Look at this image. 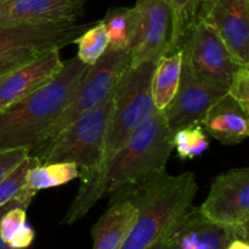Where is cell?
<instances>
[{
	"label": "cell",
	"mask_w": 249,
	"mask_h": 249,
	"mask_svg": "<svg viewBox=\"0 0 249 249\" xmlns=\"http://www.w3.org/2000/svg\"><path fill=\"white\" fill-rule=\"evenodd\" d=\"M173 150V134L163 111L157 109L105 164L95 190L96 199L164 173Z\"/></svg>",
	"instance_id": "277c9868"
},
{
	"label": "cell",
	"mask_w": 249,
	"mask_h": 249,
	"mask_svg": "<svg viewBox=\"0 0 249 249\" xmlns=\"http://www.w3.org/2000/svg\"><path fill=\"white\" fill-rule=\"evenodd\" d=\"M45 50H49V49L27 48V46H24V48H16L6 51V53H0V78L6 74V73L11 72L15 68L21 67V66L28 63L29 61H32L39 53Z\"/></svg>",
	"instance_id": "d4e9b609"
},
{
	"label": "cell",
	"mask_w": 249,
	"mask_h": 249,
	"mask_svg": "<svg viewBox=\"0 0 249 249\" xmlns=\"http://www.w3.org/2000/svg\"><path fill=\"white\" fill-rule=\"evenodd\" d=\"M201 125L209 135L225 145L242 142L249 135L248 113L229 94L209 108Z\"/></svg>",
	"instance_id": "2e32d148"
},
{
	"label": "cell",
	"mask_w": 249,
	"mask_h": 249,
	"mask_svg": "<svg viewBox=\"0 0 249 249\" xmlns=\"http://www.w3.org/2000/svg\"><path fill=\"white\" fill-rule=\"evenodd\" d=\"M89 67L77 56L70 58L50 82L0 111V152L36 147L72 99Z\"/></svg>",
	"instance_id": "7a4b0ae2"
},
{
	"label": "cell",
	"mask_w": 249,
	"mask_h": 249,
	"mask_svg": "<svg viewBox=\"0 0 249 249\" xmlns=\"http://www.w3.org/2000/svg\"><path fill=\"white\" fill-rule=\"evenodd\" d=\"M165 241H167V232H165L162 237L158 238V240L156 241L152 246H150L147 249H164L165 248Z\"/></svg>",
	"instance_id": "1f68e13d"
},
{
	"label": "cell",
	"mask_w": 249,
	"mask_h": 249,
	"mask_svg": "<svg viewBox=\"0 0 249 249\" xmlns=\"http://www.w3.org/2000/svg\"><path fill=\"white\" fill-rule=\"evenodd\" d=\"M88 0H0V26L75 22Z\"/></svg>",
	"instance_id": "5bb4252c"
},
{
	"label": "cell",
	"mask_w": 249,
	"mask_h": 249,
	"mask_svg": "<svg viewBox=\"0 0 249 249\" xmlns=\"http://www.w3.org/2000/svg\"><path fill=\"white\" fill-rule=\"evenodd\" d=\"M106 28L108 48L130 51L131 7H116L107 11L101 19Z\"/></svg>",
	"instance_id": "ffe728a7"
},
{
	"label": "cell",
	"mask_w": 249,
	"mask_h": 249,
	"mask_svg": "<svg viewBox=\"0 0 249 249\" xmlns=\"http://www.w3.org/2000/svg\"><path fill=\"white\" fill-rule=\"evenodd\" d=\"M182 58L197 75L228 88L238 65L218 32L197 18L182 36Z\"/></svg>",
	"instance_id": "52a82bcc"
},
{
	"label": "cell",
	"mask_w": 249,
	"mask_h": 249,
	"mask_svg": "<svg viewBox=\"0 0 249 249\" xmlns=\"http://www.w3.org/2000/svg\"><path fill=\"white\" fill-rule=\"evenodd\" d=\"M28 155V148H16L0 152V180L17 167Z\"/></svg>",
	"instance_id": "83f0119b"
},
{
	"label": "cell",
	"mask_w": 249,
	"mask_h": 249,
	"mask_svg": "<svg viewBox=\"0 0 249 249\" xmlns=\"http://www.w3.org/2000/svg\"><path fill=\"white\" fill-rule=\"evenodd\" d=\"M226 249H249L248 241L241 240V238H237V240H233L232 242L229 245V247Z\"/></svg>",
	"instance_id": "4dcf8cb0"
},
{
	"label": "cell",
	"mask_w": 249,
	"mask_h": 249,
	"mask_svg": "<svg viewBox=\"0 0 249 249\" xmlns=\"http://www.w3.org/2000/svg\"><path fill=\"white\" fill-rule=\"evenodd\" d=\"M36 237V232L33 229L26 224L9 242L6 243V248L9 249H26L32 245Z\"/></svg>",
	"instance_id": "f1b7e54d"
},
{
	"label": "cell",
	"mask_w": 249,
	"mask_h": 249,
	"mask_svg": "<svg viewBox=\"0 0 249 249\" xmlns=\"http://www.w3.org/2000/svg\"><path fill=\"white\" fill-rule=\"evenodd\" d=\"M173 14V33L169 51L180 48L182 36L197 19L202 0H167Z\"/></svg>",
	"instance_id": "7402d4cb"
},
{
	"label": "cell",
	"mask_w": 249,
	"mask_h": 249,
	"mask_svg": "<svg viewBox=\"0 0 249 249\" xmlns=\"http://www.w3.org/2000/svg\"><path fill=\"white\" fill-rule=\"evenodd\" d=\"M173 147L181 160L199 157L209 148V141L201 125L180 129L173 134Z\"/></svg>",
	"instance_id": "603a6c76"
},
{
	"label": "cell",
	"mask_w": 249,
	"mask_h": 249,
	"mask_svg": "<svg viewBox=\"0 0 249 249\" xmlns=\"http://www.w3.org/2000/svg\"><path fill=\"white\" fill-rule=\"evenodd\" d=\"M129 67L130 51L113 50L107 48L99 61L95 65L90 66L80 85L73 94L72 99L66 105L60 116L44 133L41 141L36 146L50 141L78 117L99 106L107 97L111 96Z\"/></svg>",
	"instance_id": "8992f818"
},
{
	"label": "cell",
	"mask_w": 249,
	"mask_h": 249,
	"mask_svg": "<svg viewBox=\"0 0 249 249\" xmlns=\"http://www.w3.org/2000/svg\"><path fill=\"white\" fill-rule=\"evenodd\" d=\"M197 18L218 32L238 65L249 66V0H202Z\"/></svg>",
	"instance_id": "7c38bea8"
},
{
	"label": "cell",
	"mask_w": 249,
	"mask_h": 249,
	"mask_svg": "<svg viewBox=\"0 0 249 249\" xmlns=\"http://www.w3.org/2000/svg\"><path fill=\"white\" fill-rule=\"evenodd\" d=\"M36 192H33V191H31V190H27L26 187H23V189L21 190V192H19V194L17 195L14 199H11L10 202H7L5 206L0 207V220H1V216L4 215L5 212L9 211V209L12 208V207L17 206V204H23V206L29 207L32 199L34 198V196H36ZM0 249H6V243L2 241L1 235H0Z\"/></svg>",
	"instance_id": "f546056e"
},
{
	"label": "cell",
	"mask_w": 249,
	"mask_h": 249,
	"mask_svg": "<svg viewBox=\"0 0 249 249\" xmlns=\"http://www.w3.org/2000/svg\"><path fill=\"white\" fill-rule=\"evenodd\" d=\"M88 28L74 22L0 26V53L16 48L61 49L74 43Z\"/></svg>",
	"instance_id": "9a60e30c"
},
{
	"label": "cell",
	"mask_w": 249,
	"mask_h": 249,
	"mask_svg": "<svg viewBox=\"0 0 249 249\" xmlns=\"http://www.w3.org/2000/svg\"><path fill=\"white\" fill-rule=\"evenodd\" d=\"M173 33V14L167 0H136L131 7L130 67L158 61L168 53Z\"/></svg>",
	"instance_id": "ba28073f"
},
{
	"label": "cell",
	"mask_w": 249,
	"mask_h": 249,
	"mask_svg": "<svg viewBox=\"0 0 249 249\" xmlns=\"http://www.w3.org/2000/svg\"><path fill=\"white\" fill-rule=\"evenodd\" d=\"M74 43L78 45L77 57L85 65H95L108 48V38L102 21L85 29Z\"/></svg>",
	"instance_id": "44dd1931"
},
{
	"label": "cell",
	"mask_w": 249,
	"mask_h": 249,
	"mask_svg": "<svg viewBox=\"0 0 249 249\" xmlns=\"http://www.w3.org/2000/svg\"><path fill=\"white\" fill-rule=\"evenodd\" d=\"M198 209L215 223L249 231V168H235L219 175Z\"/></svg>",
	"instance_id": "30bf717a"
},
{
	"label": "cell",
	"mask_w": 249,
	"mask_h": 249,
	"mask_svg": "<svg viewBox=\"0 0 249 249\" xmlns=\"http://www.w3.org/2000/svg\"><path fill=\"white\" fill-rule=\"evenodd\" d=\"M40 160L33 155H28L17 167L0 180V207L14 199L26 184V177L29 169L39 164Z\"/></svg>",
	"instance_id": "cb8c5ba5"
},
{
	"label": "cell",
	"mask_w": 249,
	"mask_h": 249,
	"mask_svg": "<svg viewBox=\"0 0 249 249\" xmlns=\"http://www.w3.org/2000/svg\"><path fill=\"white\" fill-rule=\"evenodd\" d=\"M197 186L192 172L162 173L112 195L111 202L126 199L138 209V218L122 249H147L192 206Z\"/></svg>",
	"instance_id": "3957f363"
},
{
	"label": "cell",
	"mask_w": 249,
	"mask_h": 249,
	"mask_svg": "<svg viewBox=\"0 0 249 249\" xmlns=\"http://www.w3.org/2000/svg\"><path fill=\"white\" fill-rule=\"evenodd\" d=\"M114 94V91H113ZM113 94L78 117L50 141L29 151L40 163H73L79 169L80 186L61 224L72 225L94 207L92 191L100 175Z\"/></svg>",
	"instance_id": "6da1fadb"
},
{
	"label": "cell",
	"mask_w": 249,
	"mask_h": 249,
	"mask_svg": "<svg viewBox=\"0 0 249 249\" xmlns=\"http://www.w3.org/2000/svg\"><path fill=\"white\" fill-rule=\"evenodd\" d=\"M60 49H49L0 78V111L50 82L62 68Z\"/></svg>",
	"instance_id": "4fadbf2b"
},
{
	"label": "cell",
	"mask_w": 249,
	"mask_h": 249,
	"mask_svg": "<svg viewBox=\"0 0 249 249\" xmlns=\"http://www.w3.org/2000/svg\"><path fill=\"white\" fill-rule=\"evenodd\" d=\"M181 68V48L164 53L158 58L153 71L151 90L156 108L160 111H164L174 99L180 83Z\"/></svg>",
	"instance_id": "ac0fdd59"
},
{
	"label": "cell",
	"mask_w": 249,
	"mask_h": 249,
	"mask_svg": "<svg viewBox=\"0 0 249 249\" xmlns=\"http://www.w3.org/2000/svg\"><path fill=\"white\" fill-rule=\"evenodd\" d=\"M228 94L249 114V66H240L228 87Z\"/></svg>",
	"instance_id": "4316f807"
},
{
	"label": "cell",
	"mask_w": 249,
	"mask_h": 249,
	"mask_svg": "<svg viewBox=\"0 0 249 249\" xmlns=\"http://www.w3.org/2000/svg\"><path fill=\"white\" fill-rule=\"evenodd\" d=\"M156 63L157 61H147L138 67H129L117 85L113 94V105L105 140L100 174L105 164L116 155L117 151L121 150L128 139L157 111L151 90ZM96 185L91 196L94 204L97 202L95 197Z\"/></svg>",
	"instance_id": "5b68a950"
},
{
	"label": "cell",
	"mask_w": 249,
	"mask_h": 249,
	"mask_svg": "<svg viewBox=\"0 0 249 249\" xmlns=\"http://www.w3.org/2000/svg\"><path fill=\"white\" fill-rule=\"evenodd\" d=\"M27 209L23 204H17L4 213L0 220V235L5 243L9 242L27 224Z\"/></svg>",
	"instance_id": "484cf974"
},
{
	"label": "cell",
	"mask_w": 249,
	"mask_h": 249,
	"mask_svg": "<svg viewBox=\"0 0 249 249\" xmlns=\"http://www.w3.org/2000/svg\"><path fill=\"white\" fill-rule=\"evenodd\" d=\"M249 231L215 223L191 206L167 231L164 249H226L233 240L248 241Z\"/></svg>",
	"instance_id": "8fae6325"
},
{
	"label": "cell",
	"mask_w": 249,
	"mask_h": 249,
	"mask_svg": "<svg viewBox=\"0 0 249 249\" xmlns=\"http://www.w3.org/2000/svg\"><path fill=\"white\" fill-rule=\"evenodd\" d=\"M138 218V209L126 199L109 203L91 230L92 249H122Z\"/></svg>",
	"instance_id": "e0dca14e"
},
{
	"label": "cell",
	"mask_w": 249,
	"mask_h": 249,
	"mask_svg": "<svg viewBox=\"0 0 249 249\" xmlns=\"http://www.w3.org/2000/svg\"><path fill=\"white\" fill-rule=\"evenodd\" d=\"M79 178V169L73 163H39L29 169L24 187L33 192L68 184Z\"/></svg>",
	"instance_id": "d6986e66"
},
{
	"label": "cell",
	"mask_w": 249,
	"mask_h": 249,
	"mask_svg": "<svg viewBox=\"0 0 249 249\" xmlns=\"http://www.w3.org/2000/svg\"><path fill=\"white\" fill-rule=\"evenodd\" d=\"M225 94H228V88L197 75L182 58L178 91L163 111L172 134L180 129L201 125L209 108Z\"/></svg>",
	"instance_id": "9c48e42d"
}]
</instances>
